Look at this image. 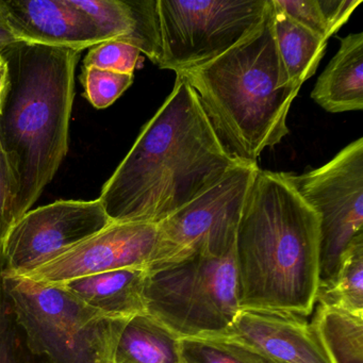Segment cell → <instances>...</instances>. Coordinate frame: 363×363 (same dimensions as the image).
I'll use <instances>...</instances> for the list:
<instances>
[{"mask_svg":"<svg viewBox=\"0 0 363 363\" xmlns=\"http://www.w3.org/2000/svg\"><path fill=\"white\" fill-rule=\"evenodd\" d=\"M238 163L218 140L196 93L177 73L171 94L144 125L99 199L112 222L157 225Z\"/></svg>","mask_w":363,"mask_h":363,"instance_id":"6da1fadb","label":"cell"},{"mask_svg":"<svg viewBox=\"0 0 363 363\" xmlns=\"http://www.w3.org/2000/svg\"><path fill=\"white\" fill-rule=\"evenodd\" d=\"M320 222L286 173L259 169L242 212L235 254L240 309L313 313Z\"/></svg>","mask_w":363,"mask_h":363,"instance_id":"7a4b0ae2","label":"cell"},{"mask_svg":"<svg viewBox=\"0 0 363 363\" xmlns=\"http://www.w3.org/2000/svg\"><path fill=\"white\" fill-rule=\"evenodd\" d=\"M179 74L196 93L225 150L239 162L257 164L265 148L288 135L289 111L301 88L280 59L272 0L247 37L210 62Z\"/></svg>","mask_w":363,"mask_h":363,"instance_id":"3957f363","label":"cell"},{"mask_svg":"<svg viewBox=\"0 0 363 363\" xmlns=\"http://www.w3.org/2000/svg\"><path fill=\"white\" fill-rule=\"evenodd\" d=\"M80 54L26 44L4 54L10 86L0 113V144L18 186L16 222L37 203L69 152Z\"/></svg>","mask_w":363,"mask_h":363,"instance_id":"277c9868","label":"cell"},{"mask_svg":"<svg viewBox=\"0 0 363 363\" xmlns=\"http://www.w3.org/2000/svg\"><path fill=\"white\" fill-rule=\"evenodd\" d=\"M0 286L33 354L50 363H114L128 320L106 318L55 284L0 271Z\"/></svg>","mask_w":363,"mask_h":363,"instance_id":"5b68a950","label":"cell"},{"mask_svg":"<svg viewBox=\"0 0 363 363\" xmlns=\"http://www.w3.org/2000/svg\"><path fill=\"white\" fill-rule=\"evenodd\" d=\"M145 301L147 314L182 339L223 335L240 310L235 248L150 272Z\"/></svg>","mask_w":363,"mask_h":363,"instance_id":"8992f818","label":"cell"},{"mask_svg":"<svg viewBox=\"0 0 363 363\" xmlns=\"http://www.w3.org/2000/svg\"><path fill=\"white\" fill-rule=\"evenodd\" d=\"M269 0H155L160 57L175 73L210 62L264 18Z\"/></svg>","mask_w":363,"mask_h":363,"instance_id":"52a82bcc","label":"cell"},{"mask_svg":"<svg viewBox=\"0 0 363 363\" xmlns=\"http://www.w3.org/2000/svg\"><path fill=\"white\" fill-rule=\"evenodd\" d=\"M259 169L258 164L238 163L220 182L157 224L148 273L195 257L216 258L231 252Z\"/></svg>","mask_w":363,"mask_h":363,"instance_id":"ba28073f","label":"cell"},{"mask_svg":"<svg viewBox=\"0 0 363 363\" xmlns=\"http://www.w3.org/2000/svg\"><path fill=\"white\" fill-rule=\"evenodd\" d=\"M299 196L320 222V284H328L342 255L363 233V139L359 138L318 169L286 173Z\"/></svg>","mask_w":363,"mask_h":363,"instance_id":"9c48e42d","label":"cell"},{"mask_svg":"<svg viewBox=\"0 0 363 363\" xmlns=\"http://www.w3.org/2000/svg\"><path fill=\"white\" fill-rule=\"evenodd\" d=\"M111 223L99 199L57 201L29 210L0 246L1 273H27Z\"/></svg>","mask_w":363,"mask_h":363,"instance_id":"30bf717a","label":"cell"},{"mask_svg":"<svg viewBox=\"0 0 363 363\" xmlns=\"http://www.w3.org/2000/svg\"><path fill=\"white\" fill-rule=\"evenodd\" d=\"M156 241L157 225L112 222L103 230L18 276L40 284H57L116 269H147Z\"/></svg>","mask_w":363,"mask_h":363,"instance_id":"8fae6325","label":"cell"},{"mask_svg":"<svg viewBox=\"0 0 363 363\" xmlns=\"http://www.w3.org/2000/svg\"><path fill=\"white\" fill-rule=\"evenodd\" d=\"M216 337L233 340L267 363H333L313 325L305 316L265 309H240Z\"/></svg>","mask_w":363,"mask_h":363,"instance_id":"7c38bea8","label":"cell"},{"mask_svg":"<svg viewBox=\"0 0 363 363\" xmlns=\"http://www.w3.org/2000/svg\"><path fill=\"white\" fill-rule=\"evenodd\" d=\"M0 10L20 44L82 52L108 42L67 0H0Z\"/></svg>","mask_w":363,"mask_h":363,"instance_id":"4fadbf2b","label":"cell"},{"mask_svg":"<svg viewBox=\"0 0 363 363\" xmlns=\"http://www.w3.org/2000/svg\"><path fill=\"white\" fill-rule=\"evenodd\" d=\"M146 269H123L55 284L106 318L129 320L147 313Z\"/></svg>","mask_w":363,"mask_h":363,"instance_id":"5bb4252c","label":"cell"},{"mask_svg":"<svg viewBox=\"0 0 363 363\" xmlns=\"http://www.w3.org/2000/svg\"><path fill=\"white\" fill-rule=\"evenodd\" d=\"M311 99L330 113L363 109V33H350L311 92Z\"/></svg>","mask_w":363,"mask_h":363,"instance_id":"9a60e30c","label":"cell"},{"mask_svg":"<svg viewBox=\"0 0 363 363\" xmlns=\"http://www.w3.org/2000/svg\"><path fill=\"white\" fill-rule=\"evenodd\" d=\"M114 363H184L182 337L150 314L135 316L121 333Z\"/></svg>","mask_w":363,"mask_h":363,"instance_id":"2e32d148","label":"cell"},{"mask_svg":"<svg viewBox=\"0 0 363 363\" xmlns=\"http://www.w3.org/2000/svg\"><path fill=\"white\" fill-rule=\"evenodd\" d=\"M274 33L284 69L291 82L301 88L315 74L328 41L291 20L275 6Z\"/></svg>","mask_w":363,"mask_h":363,"instance_id":"e0dca14e","label":"cell"},{"mask_svg":"<svg viewBox=\"0 0 363 363\" xmlns=\"http://www.w3.org/2000/svg\"><path fill=\"white\" fill-rule=\"evenodd\" d=\"M311 324L333 363H363V314L315 303Z\"/></svg>","mask_w":363,"mask_h":363,"instance_id":"ac0fdd59","label":"cell"},{"mask_svg":"<svg viewBox=\"0 0 363 363\" xmlns=\"http://www.w3.org/2000/svg\"><path fill=\"white\" fill-rule=\"evenodd\" d=\"M316 303L363 314V233L342 255L333 279L318 286Z\"/></svg>","mask_w":363,"mask_h":363,"instance_id":"d6986e66","label":"cell"},{"mask_svg":"<svg viewBox=\"0 0 363 363\" xmlns=\"http://www.w3.org/2000/svg\"><path fill=\"white\" fill-rule=\"evenodd\" d=\"M72 7L90 18L109 41L126 42L135 28L128 0H67Z\"/></svg>","mask_w":363,"mask_h":363,"instance_id":"ffe728a7","label":"cell"},{"mask_svg":"<svg viewBox=\"0 0 363 363\" xmlns=\"http://www.w3.org/2000/svg\"><path fill=\"white\" fill-rule=\"evenodd\" d=\"M182 348L184 363H267L250 348L225 337H186Z\"/></svg>","mask_w":363,"mask_h":363,"instance_id":"44dd1931","label":"cell"},{"mask_svg":"<svg viewBox=\"0 0 363 363\" xmlns=\"http://www.w3.org/2000/svg\"><path fill=\"white\" fill-rule=\"evenodd\" d=\"M0 363H50L27 345L11 306L0 286Z\"/></svg>","mask_w":363,"mask_h":363,"instance_id":"7402d4cb","label":"cell"},{"mask_svg":"<svg viewBox=\"0 0 363 363\" xmlns=\"http://www.w3.org/2000/svg\"><path fill=\"white\" fill-rule=\"evenodd\" d=\"M82 77L86 99L93 107L105 109L124 94L135 76L84 67Z\"/></svg>","mask_w":363,"mask_h":363,"instance_id":"603a6c76","label":"cell"},{"mask_svg":"<svg viewBox=\"0 0 363 363\" xmlns=\"http://www.w3.org/2000/svg\"><path fill=\"white\" fill-rule=\"evenodd\" d=\"M141 52L130 44L109 41L94 46L86 55L84 67H95L104 71L133 75Z\"/></svg>","mask_w":363,"mask_h":363,"instance_id":"cb8c5ba5","label":"cell"},{"mask_svg":"<svg viewBox=\"0 0 363 363\" xmlns=\"http://www.w3.org/2000/svg\"><path fill=\"white\" fill-rule=\"evenodd\" d=\"M273 4L291 20L326 41L333 37L318 5V0H273Z\"/></svg>","mask_w":363,"mask_h":363,"instance_id":"d4e9b609","label":"cell"},{"mask_svg":"<svg viewBox=\"0 0 363 363\" xmlns=\"http://www.w3.org/2000/svg\"><path fill=\"white\" fill-rule=\"evenodd\" d=\"M16 177L0 144V246L16 223Z\"/></svg>","mask_w":363,"mask_h":363,"instance_id":"484cf974","label":"cell"},{"mask_svg":"<svg viewBox=\"0 0 363 363\" xmlns=\"http://www.w3.org/2000/svg\"><path fill=\"white\" fill-rule=\"evenodd\" d=\"M361 3L362 0H318L331 35H335L346 24Z\"/></svg>","mask_w":363,"mask_h":363,"instance_id":"4316f807","label":"cell"},{"mask_svg":"<svg viewBox=\"0 0 363 363\" xmlns=\"http://www.w3.org/2000/svg\"><path fill=\"white\" fill-rule=\"evenodd\" d=\"M18 42L14 38L13 33L8 26L7 21L4 16L3 12L0 10V56L5 54L8 50L18 45Z\"/></svg>","mask_w":363,"mask_h":363,"instance_id":"83f0119b","label":"cell"},{"mask_svg":"<svg viewBox=\"0 0 363 363\" xmlns=\"http://www.w3.org/2000/svg\"><path fill=\"white\" fill-rule=\"evenodd\" d=\"M10 86L9 67L4 55L0 56V113L3 110Z\"/></svg>","mask_w":363,"mask_h":363,"instance_id":"f1b7e54d","label":"cell"},{"mask_svg":"<svg viewBox=\"0 0 363 363\" xmlns=\"http://www.w3.org/2000/svg\"><path fill=\"white\" fill-rule=\"evenodd\" d=\"M0 271H1V265H0Z\"/></svg>","mask_w":363,"mask_h":363,"instance_id":"f546056e","label":"cell"}]
</instances>
